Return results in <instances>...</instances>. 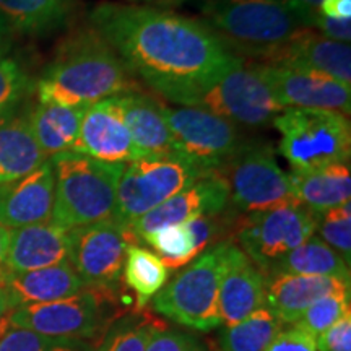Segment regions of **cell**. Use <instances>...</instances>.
Returning a JSON list of instances; mask_svg holds the SVG:
<instances>
[{"label":"cell","instance_id":"43","mask_svg":"<svg viewBox=\"0 0 351 351\" xmlns=\"http://www.w3.org/2000/svg\"><path fill=\"white\" fill-rule=\"evenodd\" d=\"M8 243H10V230L0 225V270L5 269Z\"/></svg>","mask_w":351,"mask_h":351},{"label":"cell","instance_id":"38","mask_svg":"<svg viewBox=\"0 0 351 351\" xmlns=\"http://www.w3.org/2000/svg\"><path fill=\"white\" fill-rule=\"evenodd\" d=\"M145 351H207V348L194 335L158 328L152 335Z\"/></svg>","mask_w":351,"mask_h":351},{"label":"cell","instance_id":"26","mask_svg":"<svg viewBox=\"0 0 351 351\" xmlns=\"http://www.w3.org/2000/svg\"><path fill=\"white\" fill-rule=\"evenodd\" d=\"M86 108L38 103L28 112L34 138L47 160L72 150Z\"/></svg>","mask_w":351,"mask_h":351},{"label":"cell","instance_id":"32","mask_svg":"<svg viewBox=\"0 0 351 351\" xmlns=\"http://www.w3.org/2000/svg\"><path fill=\"white\" fill-rule=\"evenodd\" d=\"M29 88L32 80L23 65L8 54L7 46H0V117L16 111Z\"/></svg>","mask_w":351,"mask_h":351},{"label":"cell","instance_id":"5","mask_svg":"<svg viewBox=\"0 0 351 351\" xmlns=\"http://www.w3.org/2000/svg\"><path fill=\"white\" fill-rule=\"evenodd\" d=\"M271 124L282 135L278 150L293 171L350 161L351 127L345 114L327 109L285 108Z\"/></svg>","mask_w":351,"mask_h":351},{"label":"cell","instance_id":"45","mask_svg":"<svg viewBox=\"0 0 351 351\" xmlns=\"http://www.w3.org/2000/svg\"><path fill=\"white\" fill-rule=\"evenodd\" d=\"M12 29L8 28L7 21L3 20V16L0 15V46H7L8 38H10Z\"/></svg>","mask_w":351,"mask_h":351},{"label":"cell","instance_id":"41","mask_svg":"<svg viewBox=\"0 0 351 351\" xmlns=\"http://www.w3.org/2000/svg\"><path fill=\"white\" fill-rule=\"evenodd\" d=\"M311 29L319 33L320 36L335 39L340 43H348L351 39V21H337L324 16L319 10H315L311 16Z\"/></svg>","mask_w":351,"mask_h":351},{"label":"cell","instance_id":"4","mask_svg":"<svg viewBox=\"0 0 351 351\" xmlns=\"http://www.w3.org/2000/svg\"><path fill=\"white\" fill-rule=\"evenodd\" d=\"M56 197L51 221L64 230L111 219L124 166L106 165L75 152L49 158Z\"/></svg>","mask_w":351,"mask_h":351},{"label":"cell","instance_id":"11","mask_svg":"<svg viewBox=\"0 0 351 351\" xmlns=\"http://www.w3.org/2000/svg\"><path fill=\"white\" fill-rule=\"evenodd\" d=\"M217 173L226 181L231 205L239 212L256 213L298 202L289 174L269 148L247 143Z\"/></svg>","mask_w":351,"mask_h":351},{"label":"cell","instance_id":"25","mask_svg":"<svg viewBox=\"0 0 351 351\" xmlns=\"http://www.w3.org/2000/svg\"><path fill=\"white\" fill-rule=\"evenodd\" d=\"M289 179L296 200L315 215L340 207L351 199V171L348 163L309 171H291Z\"/></svg>","mask_w":351,"mask_h":351},{"label":"cell","instance_id":"17","mask_svg":"<svg viewBox=\"0 0 351 351\" xmlns=\"http://www.w3.org/2000/svg\"><path fill=\"white\" fill-rule=\"evenodd\" d=\"M267 278L238 245L228 244L219 280V317L231 327L265 306Z\"/></svg>","mask_w":351,"mask_h":351},{"label":"cell","instance_id":"22","mask_svg":"<svg viewBox=\"0 0 351 351\" xmlns=\"http://www.w3.org/2000/svg\"><path fill=\"white\" fill-rule=\"evenodd\" d=\"M69 262V231L52 221L10 230L5 269L29 271Z\"/></svg>","mask_w":351,"mask_h":351},{"label":"cell","instance_id":"18","mask_svg":"<svg viewBox=\"0 0 351 351\" xmlns=\"http://www.w3.org/2000/svg\"><path fill=\"white\" fill-rule=\"evenodd\" d=\"M56 182L51 161L19 181L0 187V225L8 230L51 221Z\"/></svg>","mask_w":351,"mask_h":351},{"label":"cell","instance_id":"9","mask_svg":"<svg viewBox=\"0 0 351 351\" xmlns=\"http://www.w3.org/2000/svg\"><path fill=\"white\" fill-rule=\"evenodd\" d=\"M165 119L173 135L174 153L186 158L205 174L217 173L230 163L247 143L238 125L197 108L166 106Z\"/></svg>","mask_w":351,"mask_h":351},{"label":"cell","instance_id":"12","mask_svg":"<svg viewBox=\"0 0 351 351\" xmlns=\"http://www.w3.org/2000/svg\"><path fill=\"white\" fill-rule=\"evenodd\" d=\"M130 243L129 230L112 218L75 228L69 231V263L83 287L111 289L119 283Z\"/></svg>","mask_w":351,"mask_h":351},{"label":"cell","instance_id":"31","mask_svg":"<svg viewBox=\"0 0 351 351\" xmlns=\"http://www.w3.org/2000/svg\"><path fill=\"white\" fill-rule=\"evenodd\" d=\"M142 241L155 249L156 256L161 257L168 269H179L197 257L194 239L186 223L148 232Z\"/></svg>","mask_w":351,"mask_h":351},{"label":"cell","instance_id":"34","mask_svg":"<svg viewBox=\"0 0 351 351\" xmlns=\"http://www.w3.org/2000/svg\"><path fill=\"white\" fill-rule=\"evenodd\" d=\"M351 302V291H341L333 293V295H327L315 301L306 309V313L301 315L300 320L295 326L304 328L315 339L322 332H326L328 327L339 320L341 315H345L350 309Z\"/></svg>","mask_w":351,"mask_h":351},{"label":"cell","instance_id":"39","mask_svg":"<svg viewBox=\"0 0 351 351\" xmlns=\"http://www.w3.org/2000/svg\"><path fill=\"white\" fill-rule=\"evenodd\" d=\"M317 351H351V311L320 333Z\"/></svg>","mask_w":351,"mask_h":351},{"label":"cell","instance_id":"27","mask_svg":"<svg viewBox=\"0 0 351 351\" xmlns=\"http://www.w3.org/2000/svg\"><path fill=\"white\" fill-rule=\"evenodd\" d=\"M72 0H0V15L12 32L43 36L67 23Z\"/></svg>","mask_w":351,"mask_h":351},{"label":"cell","instance_id":"30","mask_svg":"<svg viewBox=\"0 0 351 351\" xmlns=\"http://www.w3.org/2000/svg\"><path fill=\"white\" fill-rule=\"evenodd\" d=\"M282 327L283 324L263 306L236 326L223 328L218 351H263Z\"/></svg>","mask_w":351,"mask_h":351},{"label":"cell","instance_id":"44","mask_svg":"<svg viewBox=\"0 0 351 351\" xmlns=\"http://www.w3.org/2000/svg\"><path fill=\"white\" fill-rule=\"evenodd\" d=\"M15 309L10 298L7 296V293L0 288V326H3V322H7L8 315H10L12 311Z\"/></svg>","mask_w":351,"mask_h":351},{"label":"cell","instance_id":"36","mask_svg":"<svg viewBox=\"0 0 351 351\" xmlns=\"http://www.w3.org/2000/svg\"><path fill=\"white\" fill-rule=\"evenodd\" d=\"M0 351H85V345L77 340L51 339L25 328L10 327L0 337Z\"/></svg>","mask_w":351,"mask_h":351},{"label":"cell","instance_id":"15","mask_svg":"<svg viewBox=\"0 0 351 351\" xmlns=\"http://www.w3.org/2000/svg\"><path fill=\"white\" fill-rule=\"evenodd\" d=\"M70 152L106 165L125 166L137 160L138 155L122 116L119 95L86 108L77 142Z\"/></svg>","mask_w":351,"mask_h":351},{"label":"cell","instance_id":"20","mask_svg":"<svg viewBox=\"0 0 351 351\" xmlns=\"http://www.w3.org/2000/svg\"><path fill=\"white\" fill-rule=\"evenodd\" d=\"M275 65L304 69L351 86V47L348 43L307 32L283 47L269 62Z\"/></svg>","mask_w":351,"mask_h":351},{"label":"cell","instance_id":"33","mask_svg":"<svg viewBox=\"0 0 351 351\" xmlns=\"http://www.w3.org/2000/svg\"><path fill=\"white\" fill-rule=\"evenodd\" d=\"M156 330L158 327L150 319L125 317L114 324L98 351H145Z\"/></svg>","mask_w":351,"mask_h":351},{"label":"cell","instance_id":"35","mask_svg":"<svg viewBox=\"0 0 351 351\" xmlns=\"http://www.w3.org/2000/svg\"><path fill=\"white\" fill-rule=\"evenodd\" d=\"M319 238L333 251H337L345 258L346 263L351 261V204L340 205L327 212L317 215Z\"/></svg>","mask_w":351,"mask_h":351},{"label":"cell","instance_id":"24","mask_svg":"<svg viewBox=\"0 0 351 351\" xmlns=\"http://www.w3.org/2000/svg\"><path fill=\"white\" fill-rule=\"evenodd\" d=\"M46 161L28 114L13 111L0 117V187L25 178Z\"/></svg>","mask_w":351,"mask_h":351},{"label":"cell","instance_id":"3","mask_svg":"<svg viewBox=\"0 0 351 351\" xmlns=\"http://www.w3.org/2000/svg\"><path fill=\"white\" fill-rule=\"evenodd\" d=\"M314 12L288 0H205L202 3L204 23L223 39L228 49L265 62L301 34L314 32L309 25Z\"/></svg>","mask_w":351,"mask_h":351},{"label":"cell","instance_id":"19","mask_svg":"<svg viewBox=\"0 0 351 351\" xmlns=\"http://www.w3.org/2000/svg\"><path fill=\"white\" fill-rule=\"evenodd\" d=\"M265 307L283 324H296L320 298L351 291V283L335 276L275 274L265 276Z\"/></svg>","mask_w":351,"mask_h":351},{"label":"cell","instance_id":"40","mask_svg":"<svg viewBox=\"0 0 351 351\" xmlns=\"http://www.w3.org/2000/svg\"><path fill=\"white\" fill-rule=\"evenodd\" d=\"M219 213L218 215H205V217H197L186 223V226L191 231L192 239H194L195 252L200 256L202 252L207 251V247L217 239L219 232Z\"/></svg>","mask_w":351,"mask_h":351},{"label":"cell","instance_id":"2","mask_svg":"<svg viewBox=\"0 0 351 351\" xmlns=\"http://www.w3.org/2000/svg\"><path fill=\"white\" fill-rule=\"evenodd\" d=\"M135 90L130 70L95 32L77 34L36 83L39 103L90 106Z\"/></svg>","mask_w":351,"mask_h":351},{"label":"cell","instance_id":"6","mask_svg":"<svg viewBox=\"0 0 351 351\" xmlns=\"http://www.w3.org/2000/svg\"><path fill=\"white\" fill-rule=\"evenodd\" d=\"M228 244L212 245L189 262L153 298V309L192 330L210 332L221 326L218 293Z\"/></svg>","mask_w":351,"mask_h":351},{"label":"cell","instance_id":"23","mask_svg":"<svg viewBox=\"0 0 351 351\" xmlns=\"http://www.w3.org/2000/svg\"><path fill=\"white\" fill-rule=\"evenodd\" d=\"M119 103L138 158L174 153L173 135L161 103L138 91L119 95Z\"/></svg>","mask_w":351,"mask_h":351},{"label":"cell","instance_id":"7","mask_svg":"<svg viewBox=\"0 0 351 351\" xmlns=\"http://www.w3.org/2000/svg\"><path fill=\"white\" fill-rule=\"evenodd\" d=\"M204 174L178 153L137 158L122 169L112 219L129 228Z\"/></svg>","mask_w":351,"mask_h":351},{"label":"cell","instance_id":"14","mask_svg":"<svg viewBox=\"0 0 351 351\" xmlns=\"http://www.w3.org/2000/svg\"><path fill=\"white\" fill-rule=\"evenodd\" d=\"M258 75L283 108L327 109L348 116L351 86L311 70L254 62Z\"/></svg>","mask_w":351,"mask_h":351},{"label":"cell","instance_id":"46","mask_svg":"<svg viewBox=\"0 0 351 351\" xmlns=\"http://www.w3.org/2000/svg\"><path fill=\"white\" fill-rule=\"evenodd\" d=\"M288 2L295 3V5L309 8V10H319V5L322 0H288Z\"/></svg>","mask_w":351,"mask_h":351},{"label":"cell","instance_id":"10","mask_svg":"<svg viewBox=\"0 0 351 351\" xmlns=\"http://www.w3.org/2000/svg\"><path fill=\"white\" fill-rule=\"evenodd\" d=\"M315 228L317 215L296 202L249 213L241 221L236 236L241 251L267 276L287 254L314 236Z\"/></svg>","mask_w":351,"mask_h":351},{"label":"cell","instance_id":"13","mask_svg":"<svg viewBox=\"0 0 351 351\" xmlns=\"http://www.w3.org/2000/svg\"><path fill=\"white\" fill-rule=\"evenodd\" d=\"M103 319L99 296L88 289L65 300L16 307L8 315V326L51 339L80 341L91 339L99 330Z\"/></svg>","mask_w":351,"mask_h":351},{"label":"cell","instance_id":"28","mask_svg":"<svg viewBox=\"0 0 351 351\" xmlns=\"http://www.w3.org/2000/svg\"><path fill=\"white\" fill-rule=\"evenodd\" d=\"M275 274L311 275V276H335L350 282V263L330 245L324 243L319 236H311L295 251L287 254L282 261L271 269L267 276Z\"/></svg>","mask_w":351,"mask_h":351},{"label":"cell","instance_id":"8","mask_svg":"<svg viewBox=\"0 0 351 351\" xmlns=\"http://www.w3.org/2000/svg\"><path fill=\"white\" fill-rule=\"evenodd\" d=\"M176 106L204 109L231 124L251 129L271 124L285 109L251 60H243L221 78L184 96Z\"/></svg>","mask_w":351,"mask_h":351},{"label":"cell","instance_id":"21","mask_svg":"<svg viewBox=\"0 0 351 351\" xmlns=\"http://www.w3.org/2000/svg\"><path fill=\"white\" fill-rule=\"evenodd\" d=\"M0 288L7 293L13 306L39 304L75 296L83 291V283L69 262L47 269L29 271L0 270Z\"/></svg>","mask_w":351,"mask_h":351},{"label":"cell","instance_id":"29","mask_svg":"<svg viewBox=\"0 0 351 351\" xmlns=\"http://www.w3.org/2000/svg\"><path fill=\"white\" fill-rule=\"evenodd\" d=\"M125 285L137 296L138 307H145L168 283L169 269L160 256L138 244H130L124 262Z\"/></svg>","mask_w":351,"mask_h":351},{"label":"cell","instance_id":"16","mask_svg":"<svg viewBox=\"0 0 351 351\" xmlns=\"http://www.w3.org/2000/svg\"><path fill=\"white\" fill-rule=\"evenodd\" d=\"M230 204L226 181L218 173L204 174L200 179L145 213L127 228L134 241L165 226L182 225L197 217L223 213Z\"/></svg>","mask_w":351,"mask_h":351},{"label":"cell","instance_id":"1","mask_svg":"<svg viewBox=\"0 0 351 351\" xmlns=\"http://www.w3.org/2000/svg\"><path fill=\"white\" fill-rule=\"evenodd\" d=\"M90 21L132 75L176 104L243 62L207 23L181 13L104 2Z\"/></svg>","mask_w":351,"mask_h":351},{"label":"cell","instance_id":"37","mask_svg":"<svg viewBox=\"0 0 351 351\" xmlns=\"http://www.w3.org/2000/svg\"><path fill=\"white\" fill-rule=\"evenodd\" d=\"M263 351H317V339L293 324L291 327L280 328Z\"/></svg>","mask_w":351,"mask_h":351},{"label":"cell","instance_id":"42","mask_svg":"<svg viewBox=\"0 0 351 351\" xmlns=\"http://www.w3.org/2000/svg\"><path fill=\"white\" fill-rule=\"evenodd\" d=\"M319 12L337 21H351V0H322Z\"/></svg>","mask_w":351,"mask_h":351}]
</instances>
